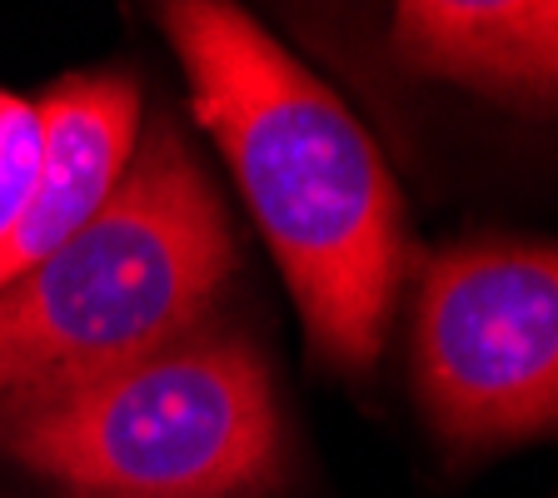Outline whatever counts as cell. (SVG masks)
I'll list each match as a JSON object with an SVG mask.
<instances>
[{"mask_svg":"<svg viewBox=\"0 0 558 498\" xmlns=\"http://www.w3.org/2000/svg\"><path fill=\"white\" fill-rule=\"evenodd\" d=\"M160 31L290 284L310 360L369 379L409 275L404 199L374 139L240 5L174 0L160 5Z\"/></svg>","mask_w":558,"mask_h":498,"instance_id":"obj_1","label":"cell"},{"mask_svg":"<svg viewBox=\"0 0 558 498\" xmlns=\"http://www.w3.org/2000/svg\"><path fill=\"white\" fill-rule=\"evenodd\" d=\"M234 279V234L190 139L160 116L105 209L0 290V404L195 335Z\"/></svg>","mask_w":558,"mask_h":498,"instance_id":"obj_2","label":"cell"},{"mask_svg":"<svg viewBox=\"0 0 558 498\" xmlns=\"http://www.w3.org/2000/svg\"><path fill=\"white\" fill-rule=\"evenodd\" d=\"M0 449L90 498H284L294 484L269 364L209 325L120 369L5 399Z\"/></svg>","mask_w":558,"mask_h":498,"instance_id":"obj_3","label":"cell"},{"mask_svg":"<svg viewBox=\"0 0 558 498\" xmlns=\"http://www.w3.org/2000/svg\"><path fill=\"white\" fill-rule=\"evenodd\" d=\"M414 389L453 453L558 429V244L469 240L424 265Z\"/></svg>","mask_w":558,"mask_h":498,"instance_id":"obj_4","label":"cell"},{"mask_svg":"<svg viewBox=\"0 0 558 498\" xmlns=\"http://www.w3.org/2000/svg\"><path fill=\"white\" fill-rule=\"evenodd\" d=\"M35 110L40 174L21 220L0 234V290L100 215L140 145V85L120 70L70 75Z\"/></svg>","mask_w":558,"mask_h":498,"instance_id":"obj_5","label":"cell"},{"mask_svg":"<svg viewBox=\"0 0 558 498\" xmlns=\"http://www.w3.org/2000/svg\"><path fill=\"white\" fill-rule=\"evenodd\" d=\"M395 46L424 75L558 110V0H409Z\"/></svg>","mask_w":558,"mask_h":498,"instance_id":"obj_6","label":"cell"},{"mask_svg":"<svg viewBox=\"0 0 558 498\" xmlns=\"http://www.w3.org/2000/svg\"><path fill=\"white\" fill-rule=\"evenodd\" d=\"M40 174V110L0 90V234L21 220Z\"/></svg>","mask_w":558,"mask_h":498,"instance_id":"obj_7","label":"cell"}]
</instances>
